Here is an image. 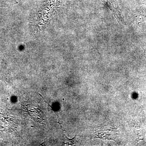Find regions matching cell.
I'll return each mask as SVG.
<instances>
[{"instance_id":"4","label":"cell","mask_w":146,"mask_h":146,"mask_svg":"<svg viewBox=\"0 0 146 146\" xmlns=\"http://www.w3.org/2000/svg\"><path fill=\"white\" fill-rule=\"evenodd\" d=\"M145 58L146 59V44L145 45Z\"/></svg>"},{"instance_id":"3","label":"cell","mask_w":146,"mask_h":146,"mask_svg":"<svg viewBox=\"0 0 146 146\" xmlns=\"http://www.w3.org/2000/svg\"><path fill=\"white\" fill-rule=\"evenodd\" d=\"M139 1L141 3H144V4L146 3V0H139Z\"/></svg>"},{"instance_id":"2","label":"cell","mask_w":146,"mask_h":146,"mask_svg":"<svg viewBox=\"0 0 146 146\" xmlns=\"http://www.w3.org/2000/svg\"><path fill=\"white\" fill-rule=\"evenodd\" d=\"M137 12L141 20L146 21V4L139 7L137 10Z\"/></svg>"},{"instance_id":"1","label":"cell","mask_w":146,"mask_h":146,"mask_svg":"<svg viewBox=\"0 0 146 146\" xmlns=\"http://www.w3.org/2000/svg\"><path fill=\"white\" fill-rule=\"evenodd\" d=\"M111 10L119 11V7L116 0H103Z\"/></svg>"}]
</instances>
